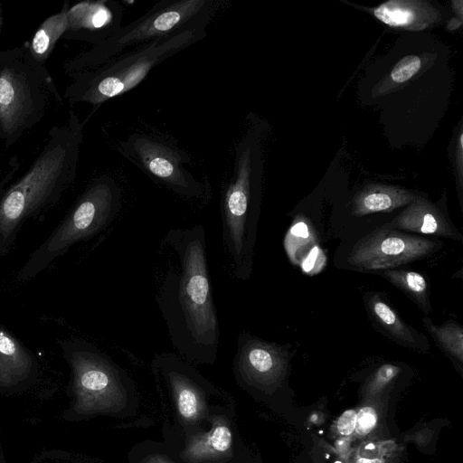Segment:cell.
<instances>
[{
  "instance_id": "1",
  "label": "cell",
  "mask_w": 463,
  "mask_h": 463,
  "mask_svg": "<svg viewBox=\"0 0 463 463\" xmlns=\"http://www.w3.org/2000/svg\"><path fill=\"white\" fill-rule=\"evenodd\" d=\"M155 297L172 345L184 358L212 364L220 327L211 284L205 229H170L155 263Z\"/></svg>"
},
{
  "instance_id": "2",
  "label": "cell",
  "mask_w": 463,
  "mask_h": 463,
  "mask_svg": "<svg viewBox=\"0 0 463 463\" xmlns=\"http://www.w3.org/2000/svg\"><path fill=\"white\" fill-rule=\"evenodd\" d=\"M83 125L71 108L67 121L53 126L37 157L0 200V257L13 247L23 225L54 206L73 184Z\"/></svg>"
},
{
  "instance_id": "3",
  "label": "cell",
  "mask_w": 463,
  "mask_h": 463,
  "mask_svg": "<svg viewBox=\"0 0 463 463\" xmlns=\"http://www.w3.org/2000/svg\"><path fill=\"white\" fill-rule=\"evenodd\" d=\"M252 126L236 143L232 175L221 203L222 241L231 277L246 280L252 271L260 177V150Z\"/></svg>"
},
{
  "instance_id": "4",
  "label": "cell",
  "mask_w": 463,
  "mask_h": 463,
  "mask_svg": "<svg viewBox=\"0 0 463 463\" xmlns=\"http://www.w3.org/2000/svg\"><path fill=\"white\" fill-rule=\"evenodd\" d=\"M62 104L52 77L34 59L27 41L0 50V142L5 147L37 127L52 105Z\"/></svg>"
},
{
  "instance_id": "5",
  "label": "cell",
  "mask_w": 463,
  "mask_h": 463,
  "mask_svg": "<svg viewBox=\"0 0 463 463\" xmlns=\"http://www.w3.org/2000/svg\"><path fill=\"white\" fill-rule=\"evenodd\" d=\"M206 34V28L178 32L123 52L95 69L71 73L64 98L71 107L76 103L99 106L136 88L156 66Z\"/></svg>"
},
{
  "instance_id": "6",
  "label": "cell",
  "mask_w": 463,
  "mask_h": 463,
  "mask_svg": "<svg viewBox=\"0 0 463 463\" xmlns=\"http://www.w3.org/2000/svg\"><path fill=\"white\" fill-rule=\"evenodd\" d=\"M220 5L216 0H161L108 40L66 61L64 71L69 75L92 70L158 38L184 30L206 28Z\"/></svg>"
},
{
  "instance_id": "7",
  "label": "cell",
  "mask_w": 463,
  "mask_h": 463,
  "mask_svg": "<svg viewBox=\"0 0 463 463\" xmlns=\"http://www.w3.org/2000/svg\"><path fill=\"white\" fill-rule=\"evenodd\" d=\"M120 207L121 189L111 176L102 175L91 180L62 222L29 256L18 279H33L74 244L102 231Z\"/></svg>"
},
{
  "instance_id": "8",
  "label": "cell",
  "mask_w": 463,
  "mask_h": 463,
  "mask_svg": "<svg viewBox=\"0 0 463 463\" xmlns=\"http://www.w3.org/2000/svg\"><path fill=\"white\" fill-rule=\"evenodd\" d=\"M61 347L71 370L75 410L92 414L120 411L127 402L123 373L95 345L66 340Z\"/></svg>"
},
{
  "instance_id": "9",
  "label": "cell",
  "mask_w": 463,
  "mask_h": 463,
  "mask_svg": "<svg viewBox=\"0 0 463 463\" xmlns=\"http://www.w3.org/2000/svg\"><path fill=\"white\" fill-rule=\"evenodd\" d=\"M119 153L157 184L189 200L204 199L205 185L190 173V157L159 137L133 133L118 143Z\"/></svg>"
},
{
  "instance_id": "10",
  "label": "cell",
  "mask_w": 463,
  "mask_h": 463,
  "mask_svg": "<svg viewBox=\"0 0 463 463\" xmlns=\"http://www.w3.org/2000/svg\"><path fill=\"white\" fill-rule=\"evenodd\" d=\"M440 247L438 241L380 226L359 240L348 262L360 269L386 270L423 259Z\"/></svg>"
},
{
  "instance_id": "11",
  "label": "cell",
  "mask_w": 463,
  "mask_h": 463,
  "mask_svg": "<svg viewBox=\"0 0 463 463\" xmlns=\"http://www.w3.org/2000/svg\"><path fill=\"white\" fill-rule=\"evenodd\" d=\"M67 16V31L62 38L95 46L122 27L123 7L115 0L83 1L69 6Z\"/></svg>"
},
{
  "instance_id": "12",
  "label": "cell",
  "mask_w": 463,
  "mask_h": 463,
  "mask_svg": "<svg viewBox=\"0 0 463 463\" xmlns=\"http://www.w3.org/2000/svg\"><path fill=\"white\" fill-rule=\"evenodd\" d=\"M285 352L281 346L264 341L248 332L238 335L234 369L246 383L274 379L283 368Z\"/></svg>"
},
{
  "instance_id": "13",
  "label": "cell",
  "mask_w": 463,
  "mask_h": 463,
  "mask_svg": "<svg viewBox=\"0 0 463 463\" xmlns=\"http://www.w3.org/2000/svg\"><path fill=\"white\" fill-rule=\"evenodd\" d=\"M387 225L398 231L463 241L461 233L451 222L429 200L419 196Z\"/></svg>"
},
{
  "instance_id": "14",
  "label": "cell",
  "mask_w": 463,
  "mask_h": 463,
  "mask_svg": "<svg viewBox=\"0 0 463 463\" xmlns=\"http://www.w3.org/2000/svg\"><path fill=\"white\" fill-rule=\"evenodd\" d=\"M365 305L376 326L396 343L411 348L429 349V342L425 335L405 323L377 292L367 294Z\"/></svg>"
},
{
  "instance_id": "15",
  "label": "cell",
  "mask_w": 463,
  "mask_h": 463,
  "mask_svg": "<svg viewBox=\"0 0 463 463\" xmlns=\"http://www.w3.org/2000/svg\"><path fill=\"white\" fill-rule=\"evenodd\" d=\"M373 13L383 24L406 30H423L439 17L435 8L420 1H388L376 6Z\"/></svg>"
},
{
  "instance_id": "16",
  "label": "cell",
  "mask_w": 463,
  "mask_h": 463,
  "mask_svg": "<svg viewBox=\"0 0 463 463\" xmlns=\"http://www.w3.org/2000/svg\"><path fill=\"white\" fill-rule=\"evenodd\" d=\"M417 196L403 188L386 184H370L359 191L352 201V214L357 217L376 213H390L407 206Z\"/></svg>"
},
{
  "instance_id": "17",
  "label": "cell",
  "mask_w": 463,
  "mask_h": 463,
  "mask_svg": "<svg viewBox=\"0 0 463 463\" xmlns=\"http://www.w3.org/2000/svg\"><path fill=\"white\" fill-rule=\"evenodd\" d=\"M232 435L229 426L221 419L214 421L210 431L194 436L181 456L188 463H204L227 457L231 451Z\"/></svg>"
},
{
  "instance_id": "18",
  "label": "cell",
  "mask_w": 463,
  "mask_h": 463,
  "mask_svg": "<svg viewBox=\"0 0 463 463\" xmlns=\"http://www.w3.org/2000/svg\"><path fill=\"white\" fill-rule=\"evenodd\" d=\"M33 367L30 352L0 326V385L12 386L26 379Z\"/></svg>"
},
{
  "instance_id": "19",
  "label": "cell",
  "mask_w": 463,
  "mask_h": 463,
  "mask_svg": "<svg viewBox=\"0 0 463 463\" xmlns=\"http://www.w3.org/2000/svg\"><path fill=\"white\" fill-rule=\"evenodd\" d=\"M69 2L66 1L61 9L47 17L27 41L29 50L34 59L45 65L57 42L67 31Z\"/></svg>"
},
{
  "instance_id": "20",
  "label": "cell",
  "mask_w": 463,
  "mask_h": 463,
  "mask_svg": "<svg viewBox=\"0 0 463 463\" xmlns=\"http://www.w3.org/2000/svg\"><path fill=\"white\" fill-rule=\"evenodd\" d=\"M389 282L403 292L426 315L431 311L429 287L426 279L419 272L404 269H386L381 272Z\"/></svg>"
},
{
  "instance_id": "21",
  "label": "cell",
  "mask_w": 463,
  "mask_h": 463,
  "mask_svg": "<svg viewBox=\"0 0 463 463\" xmlns=\"http://www.w3.org/2000/svg\"><path fill=\"white\" fill-rule=\"evenodd\" d=\"M422 323L442 351L462 362L463 328L459 324L454 321H446L441 326H437L428 317L422 318Z\"/></svg>"
},
{
  "instance_id": "22",
  "label": "cell",
  "mask_w": 463,
  "mask_h": 463,
  "mask_svg": "<svg viewBox=\"0 0 463 463\" xmlns=\"http://www.w3.org/2000/svg\"><path fill=\"white\" fill-rule=\"evenodd\" d=\"M421 60L417 55H408L399 61L390 73L394 83H403L412 78L420 69Z\"/></svg>"
},
{
  "instance_id": "23",
  "label": "cell",
  "mask_w": 463,
  "mask_h": 463,
  "mask_svg": "<svg viewBox=\"0 0 463 463\" xmlns=\"http://www.w3.org/2000/svg\"><path fill=\"white\" fill-rule=\"evenodd\" d=\"M377 422V413L370 406L363 407L356 412L355 430L359 435L370 433Z\"/></svg>"
},
{
  "instance_id": "24",
  "label": "cell",
  "mask_w": 463,
  "mask_h": 463,
  "mask_svg": "<svg viewBox=\"0 0 463 463\" xmlns=\"http://www.w3.org/2000/svg\"><path fill=\"white\" fill-rule=\"evenodd\" d=\"M356 411L347 410L342 413L337 420V430L341 435L349 436L355 429Z\"/></svg>"
},
{
  "instance_id": "25",
  "label": "cell",
  "mask_w": 463,
  "mask_h": 463,
  "mask_svg": "<svg viewBox=\"0 0 463 463\" xmlns=\"http://www.w3.org/2000/svg\"><path fill=\"white\" fill-rule=\"evenodd\" d=\"M8 165V169H6L5 175H2L0 178V200L7 189V184L10 183V181L13 179L16 172L19 170L20 161L18 157L16 156H13Z\"/></svg>"
},
{
  "instance_id": "26",
  "label": "cell",
  "mask_w": 463,
  "mask_h": 463,
  "mask_svg": "<svg viewBox=\"0 0 463 463\" xmlns=\"http://www.w3.org/2000/svg\"><path fill=\"white\" fill-rule=\"evenodd\" d=\"M141 463H173L161 455H151L146 458Z\"/></svg>"
},
{
  "instance_id": "27",
  "label": "cell",
  "mask_w": 463,
  "mask_h": 463,
  "mask_svg": "<svg viewBox=\"0 0 463 463\" xmlns=\"http://www.w3.org/2000/svg\"><path fill=\"white\" fill-rule=\"evenodd\" d=\"M461 24H462V20H459L457 18H452L448 22L446 29L449 30V31L455 30L457 28H458Z\"/></svg>"
},
{
  "instance_id": "28",
  "label": "cell",
  "mask_w": 463,
  "mask_h": 463,
  "mask_svg": "<svg viewBox=\"0 0 463 463\" xmlns=\"http://www.w3.org/2000/svg\"><path fill=\"white\" fill-rule=\"evenodd\" d=\"M355 463H383L380 458H359Z\"/></svg>"
},
{
  "instance_id": "29",
  "label": "cell",
  "mask_w": 463,
  "mask_h": 463,
  "mask_svg": "<svg viewBox=\"0 0 463 463\" xmlns=\"http://www.w3.org/2000/svg\"><path fill=\"white\" fill-rule=\"evenodd\" d=\"M3 25V7L2 3H0V33Z\"/></svg>"
},
{
  "instance_id": "30",
  "label": "cell",
  "mask_w": 463,
  "mask_h": 463,
  "mask_svg": "<svg viewBox=\"0 0 463 463\" xmlns=\"http://www.w3.org/2000/svg\"><path fill=\"white\" fill-rule=\"evenodd\" d=\"M367 448H368V449H373V448H374V445H373V444H369V445L367 446Z\"/></svg>"
},
{
  "instance_id": "31",
  "label": "cell",
  "mask_w": 463,
  "mask_h": 463,
  "mask_svg": "<svg viewBox=\"0 0 463 463\" xmlns=\"http://www.w3.org/2000/svg\"><path fill=\"white\" fill-rule=\"evenodd\" d=\"M335 463H342L341 461H335Z\"/></svg>"
}]
</instances>
